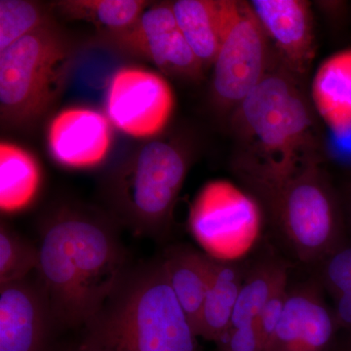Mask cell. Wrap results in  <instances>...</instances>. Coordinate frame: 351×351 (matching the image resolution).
Segmentation results:
<instances>
[{"label":"cell","mask_w":351,"mask_h":351,"mask_svg":"<svg viewBox=\"0 0 351 351\" xmlns=\"http://www.w3.org/2000/svg\"><path fill=\"white\" fill-rule=\"evenodd\" d=\"M117 223L73 204L41 219L36 270L56 326L84 327L131 269Z\"/></svg>","instance_id":"6da1fadb"},{"label":"cell","mask_w":351,"mask_h":351,"mask_svg":"<svg viewBox=\"0 0 351 351\" xmlns=\"http://www.w3.org/2000/svg\"><path fill=\"white\" fill-rule=\"evenodd\" d=\"M83 328L80 351H201L161 258L131 267Z\"/></svg>","instance_id":"7a4b0ae2"},{"label":"cell","mask_w":351,"mask_h":351,"mask_svg":"<svg viewBox=\"0 0 351 351\" xmlns=\"http://www.w3.org/2000/svg\"><path fill=\"white\" fill-rule=\"evenodd\" d=\"M308 101L286 69H267L234 110L233 124L243 154L237 163L249 189L274 181L317 160Z\"/></svg>","instance_id":"3957f363"},{"label":"cell","mask_w":351,"mask_h":351,"mask_svg":"<svg viewBox=\"0 0 351 351\" xmlns=\"http://www.w3.org/2000/svg\"><path fill=\"white\" fill-rule=\"evenodd\" d=\"M191 162V154L176 141L140 145L105 175L103 193L112 218L135 235L167 237Z\"/></svg>","instance_id":"277c9868"},{"label":"cell","mask_w":351,"mask_h":351,"mask_svg":"<svg viewBox=\"0 0 351 351\" xmlns=\"http://www.w3.org/2000/svg\"><path fill=\"white\" fill-rule=\"evenodd\" d=\"M250 191L300 262L318 265L348 239L343 199L317 160Z\"/></svg>","instance_id":"5b68a950"},{"label":"cell","mask_w":351,"mask_h":351,"mask_svg":"<svg viewBox=\"0 0 351 351\" xmlns=\"http://www.w3.org/2000/svg\"><path fill=\"white\" fill-rule=\"evenodd\" d=\"M75 59V44L53 23L0 52L2 123L36 125L63 93Z\"/></svg>","instance_id":"8992f818"},{"label":"cell","mask_w":351,"mask_h":351,"mask_svg":"<svg viewBox=\"0 0 351 351\" xmlns=\"http://www.w3.org/2000/svg\"><path fill=\"white\" fill-rule=\"evenodd\" d=\"M221 44L214 62L212 95L223 110H235L267 73V36L250 4L219 1Z\"/></svg>","instance_id":"52a82bcc"},{"label":"cell","mask_w":351,"mask_h":351,"mask_svg":"<svg viewBox=\"0 0 351 351\" xmlns=\"http://www.w3.org/2000/svg\"><path fill=\"white\" fill-rule=\"evenodd\" d=\"M263 209L252 193L228 181H214L197 195L189 225L208 255L239 261L251 250L262 232Z\"/></svg>","instance_id":"ba28073f"},{"label":"cell","mask_w":351,"mask_h":351,"mask_svg":"<svg viewBox=\"0 0 351 351\" xmlns=\"http://www.w3.org/2000/svg\"><path fill=\"white\" fill-rule=\"evenodd\" d=\"M104 36L115 49L149 62L164 75L184 80L202 75L204 68L182 34L172 3L147 6L128 29Z\"/></svg>","instance_id":"9c48e42d"},{"label":"cell","mask_w":351,"mask_h":351,"mask_svg":"<svg viewBox=\"0 0 351 351\" xmlns=\"http://www.w3.org/2000/svg\"><path fill=\"white\" fill-rule=\"evenodd\" d=\"M175 97L162 75L128 66L114 73L108 84L106 110L112 124L134 138H152L167 125Z\"/></svg>","instance_id":"30bf717a"},{"label":"cell","mask_w":351,"mask_h":351,"mask_svg":"<svg viewBox=\"0 0 351 351\" xmlns=\"http://www.w3.org/2000/svg\"><path fill=\"white\" fill-rule=\"evenodd\" d=\"M317 277L288 288L282 318L265 351H331L341 329Z\"/></svg>","instance_id":"8fae6325"},{"label":"cell","mask_w":351,"mask_h":351,"mask_svg":"<svg viewBox=\"0 0 351 351\" xmlns=\"http://www.w3.org/2000/svg\"><path fill=\"white\" fill-rule=\"evenodd\" d=\"M56 326L40 284L29 279L0 285V351H53Z\"/></svg>","instance_id":"7c38bea8"},{"label":"cell","mask_w":351,"mask_h":351,"mask_svg":"<svg viewBox=\"0 0 351 351\" xmlns=\"http://www.w3.org/2000/svg\"><path fill=\"white\" fill-rule=\"evenodd\" d=\"M108 117L93 108L75 107L58 113L47 131L51 156L73 169L95 167L107 158L112 144Z\"/></svg>","instance_id":"4fadbf2b"},{"label":"cell","mask_w":351,"mask_h":351,"mask_svg":"<svg viewBox=\"0 0 351 351\" xmlns=\"http://www.w3.org/2000/svg\"><path fill=\"white\" fill-rule=\"evenodd\" d=\"M252 10L267 38L276 43L286 64L295 75H302L315 55L313 15L302 0H253Z\"/></svg>","instance_id":"5bb4252c"},{"label":"cell","mask_w":351,"mask_h":351,"mask_svg":"<svg viewBox=\"0 0 351 351\" xmlns=\"http://www.w3.org/2000/svg\"><path fill=\"white\" fill-rule=\"evenodd\" d=\"M210 256V255H209ZM247 267L239 261H225L210 256L209 283L197 335L216 343L230 326Z\"/></svg>","instance_id":"9a60e30c"},{"label":"cell","mask_w":351,"mask_h":351,"mask_svg":"<svg viewBox=\"0 0 351 351\" xmlns=\"http://www.w3.org/2000/svg\"><path fill=\"white\" fill-rule=\"evenodd\" d=\"M314 107L332 133L351 130V48L325 60L314 75Z\"/></svg>","instance_id":"2e32d148"},{"label":"cell","mask_w":351,"mask_h":351,"mask_svg":"<svg viewBox=\"0 0 351 351\" xmlns=\"http://www.w3.org/2000/svg\"><path fill=\"white\" fill-rule=\"evenodd\" d=\"M161 258L171 288L197 334L209 283L210 256L189 245L176 244L168 247Z\"/></svg>","instance_id":"e0dca14e"},{"label":"cell","mask_w":351,"mask_h":351,"mask_svg":"<svg viewBox=\"0 0 351 351\" xmlns=\"http://www.w3.org/2000/svg\"><path fill=\"white\" fill-rule=\"evenodd\" d=\"M172 7L182 34L203 68L214 64L221 44L219 1L178 0Z\"/></svg>","instance_id":"ac0fdd59"},{"label":"cell","mask_w":351,"mask_h":351,"mask_svg":"<svg viewBox=\"0 0 351 351\" xmlns=\"http://www.w3.org/2000/svg\"><path fill=\"white\" fill-rule=\"evenodd\" d=\"M40 182V168L31 152L19 145H0V205L12 212L27 206Z\"/></svg>","instance_id":"d6986e66"},{"label":"cell","mask_w":351,"mask_h":351,"mask_svg":"<svg viewBox=\"0 0 351 351\" xmlns=\"http://www.w3.org/2000/svg\"><path fill=\"white\" fill-rule=\"evenodd\" d=\"M286 283L288 267L281 258L270 256L248 265L233 313L232 326L255 323L263 306L277 289Z\"/></svg>","instance_id":"ffe728a7"},{"label":"cell","mask_w":351,"mask_h":351,"mask_svg":"<svg viewBox=\"0 0 351 351\" xmlns=\"http://www.w3.org/2000/svg\"><path fill=\"white\" fill-rule=\"evenodd\" d=\"M55 6L66 17L93 23L108 34L128 29L149 4L143 0H66Z\"/></svg>","instance_id":"44dd1931"},{"label":"cell","mask_w":351,"mask_h":351,"mask_svg":"<svg viewBox=\"0 0 351 351\" xmlns=\"http://www.w3.org/2000/svg\"><path fill=\"white\" fill-rule=\"evenodd\" d=\"M317 267V279L334 301L339 329L351 332V237Z\"/></svg>","instance_id":"7402d4cb"},{"label":"cell","mask_w":351,"mask_h":351,"mask_svg":"<svg viewBox=\"0 0 351 351\" xmlns=\"http://www.w3.org/2000/svg\"><path fill=\"white\" fill-rule=\"evenodd\" d=\"M52 23L43 5L27 0L0 1V52Z\"/></svg>","instance_id":"603a6c76"},{"label":"cell","mask_w":351,"mask_h":351,"mask_svg":"<svg viewBox=\"0 0 351 351\" xmlns=\"http://www.w3.org/2000/svg\"><path fill=\"white\" fill-rule=\"evenodd\" d=\"M38 248L6 223L0 226V285L27 278L38 269Z\"/></svg>","instance_id":"cb8c5ba5"},{"label":"cell","mask_w":351,"mask_h":351,"mask_svg":"<svg viewBox=\"0 0 351 351\" xmlns=\"http://www.w3.org/2000/svg\"><path fill=\"white\" fill-rule=\"evenodd\" d=\"M288 288V283H286L277 289L267 304L263 306L256 320V326L265 343V351L282 318L287 301Z\"/></svg>","instance_id":"d4e9b609"},{"label":"cell","mask_w":351,"mask_h":351,"mask_svg":"<svg viewBox=\"0 0 351 351\" xmlns=\"http://www.w3.org/2000/svg\"><path fill=\"white\" fill-rule=\"evenodd\" d=\"M217 351H265L255 323L232 326L216 343Z\"/></svg>","instance_id":"484cf974"},{"label":"cell","mask_w":351,"mask_h":351,"mask_svg":"<svg viewBox=\"0 0 351 351\" xmlns=\"http://www.w3.org/2000/svg\"><path fill=\"white\" fill-rule=\"evenodd\" d=\"M331 351H351V332L341 331Z\"/></svg>","instance_id":"4316f807"},{"label":"cell","mask_w":351,"mask_h":351,"mask_svg":"<svg viewBox=\"0 0 351 351\" xmlns=\"http://www.w3.org/2000/svg\"><path fill=\"white\" fill-rule=\"evenodd\" d=\"M343 203V209H345L346 225H348V230L351 232V191L346 189L345 195L341 198Z\"/></svg>","instance_id":"83f0119b"},{"label":"cell","mask_w":351,"mask_h":351,"mask_svg":"<svg viewBox=\"0 0 351 351\" xmlns=\"http://www.w3.org/2000/svg\"><path fill=\"white\" fill-rule=\"evenodd\" d=\"M63 351H80L78 350L77 346H75V348H69V350H63Z\"/></svg>","instance_id":"f1b7e54d"},{"label":"cell","mask_w":351,"mask_h":351,"mask_svg":"<svg viewBox=\"0 0 351 351\" xmlns=\"http://www.w3.org/2000/svg\"><path fill=\"white\" fill-rule=\"evenodd\" d=\"M346 189H348V191H351V179L350 181L348 182V186H346Z\"/></svg>","instance_id":"f546056e"}]
</instances>
